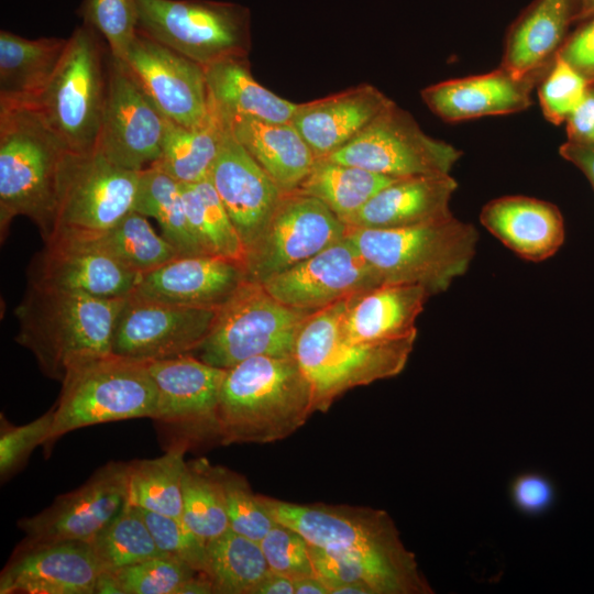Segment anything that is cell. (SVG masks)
<instances>
[{
  "instance_id": "5",
  "label": "cell",
  "mask_w": 594,
  "mask_h": 594,
  "mask_svg": "<svg viewBox=\"0 0 594 594\" xmlns=\"http://www.w3.org/2000/svg\"><path fill=\"white\" fill-rule=\"evenodd\" d=\"M345 300L312 312L296 341L294 356L311 384L316 411H327L349 389L398 375L417 338L381 342L349 339L341 329Z\"/></svg>"
},
{
  "instance_id": "13",
  "label": "cell",
  "mask_w": 594,
  "mask_h": 594,
  "mask_svg": "<svg viewBox=\"0 0 594 594\" xmlns=\"http://www.w3.org/2000/svg\"><path fill=\"white\" fill-rule=\"evenodd\" d=\"M346 233V224L320 200L298 191L285 193L263 231L246 250V279L263 284Z\"/></svg>"
},
{
  "instance_id": "25",
  "label": "cell",
  "mask_w": 594,
  "mask_h": 594,
  "mask_svg": "<svg viewBox=\"0 0 594 594\" xmlns=\"http://www.w3.org/2000/svg\"><path fill=\"white\" fill-rule=\"evenodd\" d=\"M393 100L370 84L297 103L290 122L316 158L337 152L377 117Z\"/></svg>"
},
{
  "instance_id": "51",
  "label": "cell",
  "mask_w": 594,
  "mask_h": 594,
  "mask_svg": "<svg viewBox=\"0 0 594 594\" xmlns=\"http://www.w3.org/2000/svg\"><path fill=\"white\" fill-rule=\"evenodd\" d=\"M558 54L594 82V16L563 42Z\"/></svg>"
},
{
  "instance_id": "45",
  "label": "cell",
  "mask_w": 594,
  "mask_h": 594,
  "mask_svg": "<svg viewBox=\"0 0 594 594\" xmlns=\"http://www.w3.org/2000/svg\"><path fill=\"white\" fill-rule=\"evenodd\" d=\"M591 84L558 53L539 82L538 97L544 118L560 124L584 99Z\"/></svg>"
},
{
  "instance_id": "14",
  "label": "cell",
  "mask_w": 594,
  "mask_h": 594,
  "mask_svg": "<svg viewBox=\"0 0 594 594\" xmlns=\"http://www.w3.org/2000/svg\"><path fill=\"white\" fill-rule=\"evenodd\" d=\"M219 308L187 307L129 295L117 317L111 351L139 361L193 354Z\"/></svg>"
},
{
  "instance_id": "46",
  "label": "cell",
  "mask_w": 594,
  "mask_h": 594,
  "mask_svg": "<svg viewBox=\"0 0 594 594\" xmlns=\"http://www.w3.org/2000/svg\"><path fill=\"white\" fill-rule=\"evenodd\" d=\"M260 544L272 571L293 580L316 575L309 542L293 528L276 521Z\"/></svg>"
},
{
  "instance_id": "28",
  "label": "cell",
  "mask_w": 594,
  "mask_h": 594,
  "mask_svg": "<svg viewBox=\"0 0 594 594\" xmlns=\"http://www.w3.org/2000/svg\"><path fill=\"white\" fill-rule=\"evenodd\" d=\"M430 296L419 285H378L345 300L341 329L349 339L361 342L417 336L416 320Z\"/></svg>"
},
{
  "instance_id": "47",
  "label": "cell",
  "mask_w": 594,
  "mask_h": 594,
  "mask_svg": "<svg viewBox=\"0 0 594 594\" xmlns=\"http://www.w3.org/2000/svg\"><path fill=\"white\" fill-rule=\"evenodd\" d=\"M144 520L164 554L179 558L204 572L207 542L196 536L183 520L142 509Z\"/></svg>"
},
{
  "instance_id": "54",
  "label": "cell",
  "mask_w": 594,
  "mask_h": 594,
  "mask_svg": "<svg viewBox=\"0 0 594 594\" xmlns=\"http://www.w3.org/2000/svg\"><path fill=\"white\" fill-rule=\"evenodd\" d=\"M252 594H295L294 580L271 570Z\"/></svg>"
},
{
  "instance_id": "16",
  "label": "cell",
  "mask_w": 594,
  "mask_h": 594,
  "mask_svg": "<svg viewBox=\"0 0 594 594\" xmlns=\"http://www.w3.org/2000/svg\"><path fill=\"white\" fill-rule=\"evenodd\" d=\"M128 474L129 463L110 462L77 490L58 496L46 509L21 518L18 526L25 539L20 547L90 542L127 503Z\"/></svg>"
},
{
  "instance_id": "42",
  "label": "cell",
  "mask_w": 594,
  "mask_h": 594,
  "mask_svg": "<svg viewBox=\"0 0 594 594\" xmlns=\"http://www.w3.org/2000/svg\"><path fill=\"white\" fill-rule=\"evenodd\" d=\"M107 572L118 594H177L180 585L199 571L177 557L162 554Z\"/></svg>"
},
{
  "instance_id": "20",
  "label": "cell",
  "mask_w": 594,
  "mask_h": 594,
  "mask_svg": "<svg viewBox=\"0 0 594 594\" xmlns=\"http://www.w3.org/2000/svg\"><path fill=\"white\" fill-rule=\"evenodd\" d=\"M103 569L89 542L18 547L1 573V594H95Z\"/></svg>"
},
{
  "instance_id": "40",
  "label": "cell",
  "mask_w": 594,
  "mask_h": 594,
  "mask_svg": "<svg viewBox=\"0 0 594 594\" xmlns=\"http://www.w3.org/2000/svg\"><path fill=\"white\" fill-rule=\"evenodd\" d=\"M182 493V519L200 539L208 542L230 528L217 466L205 459L187 462Z\"/></svg>"
},
{
  "instance_id": "34",
  "label": "cell",
  "mask_w": 594,
  "mask_h": 594,
  "mask_svg": "<svg viewBox=\"0 0 594 594\" xmlns=\"http://www.w3.org/2000/svg\"><path fill=\"white\" fill-rule=\"evenodd\" d=\"M187 448V441H179L158 458L129 462L127 502L183 520L182 490Z\"/></svg>"
},
{
  "instance_id": "4",
  "label": "cell",
  "mask_w": 594,
  "mask_h": 594,
  "mask_svg": "<svg viewBox=\"0 0 594 594\" xmlns=\"http://www.w3.org/2000/svg\"><path fill=\"white\" fill-rule=\"evenodd\" d=\"M67 150L28 103H0V234L25 216L46 241L54 228L56 185Z\"/></svg>"
},
{
  "instance_id": "58",
  "label": "cell",
  "mask_w": 594,
  "mask_h": 594,
  "mask_svg": "<svg viewBox=\"0 0 594 594\" xmlns=\"http://www.w3.org/2000/svg\"><path fill=\"white\" fill-rule=\"evenodd\" d=\"M594 16V0H578L576 20H584Z\"/></svg>"
},
{
  "instance_id": "55",
  "label": "cell",
  "mask_w": 594,
  "mask_h": 594,
  "mask_svg": "<svg viewBox=\"0 0 594 594\" xmlns=\"http://www.w3.org/2000/svg\"><path fill=\"white\" fill-rule=\"evenodd\" d=\"M177 594H216L213 584L205 572H197L184 582Z\"/></svg>"
},
{
  "instance_id": "50",
  "label": "cell",
  "mask_w": 594,
  "mask_h": 594,
  "mask_svg": "<svg viewBox=\"0 0 594 594\" xmlns=\"http://www.w3.org/2000/svg\"><path fill=\"white\" fill-rule=\"evenodd\" d=\"M557 491L553 482L539 472H524L509 485V498L521 514L537 517L546 514L554 504Z\"/></svg>"
},
{
  "instance_id": "10",
  "label": "cell",
  "mask_w": 594,
  "mask_h": 594,
  "mask_svg": "<svg viewBox=\"0 0 594 594\" xmlns=\"http://www.w3.org/2000/svg\"><path fill=\"white\" fill-rule=\"evenodd\" d=\"M138 30L206 67L248 57L251 13L239 3L213 0H135Z\"/></svg>"
},
{
  "instance_id": "53",
  "label": "cell",
  "mask_w": 594,
  "mask_h": 594,
  "mask_svg": "<svg viewBox=\"0 0 594 594\" xmlns=\"http://www.w3.org/2000/svg\"><path fill=\"white\" fill-rule=\"evenodd\" d=\"M559 152L586 176L594 189V144L568 140Z\"/></svg>"
},
{
  "instance_id": "1",
  "label": "cell",
  "mask_w": 594,
  "mask_h": 594,
  "mask_svg": "<svg viewBox=\"0 0 594 594\" xmlns=\"http://www.w3.org/2000/svg\"><path fill=\"white\" fill-rule=\"evenodd\" d=\"M258 498L275 521L293 528L310 544L362 559L376 574L383 594L432 592L386 512L322 503L296 504L264 495Z\"/></svg>"
},
{
  "instance_id": "48",
  "label": "cell",
  "mask_w": 594,
  "mask_h": 594,
  "mask_svg": "<svg viewBox=\"0 0 594 594\" xmlns=\"http://www.w3.org/2000/svg\"><path fill=\"white\" fill-rule=\"evenodd\" d=\"M310 554L316 575L330 590L348 583H363L373 594H383L381 583L373 570L360 558L339 550L310 544Z\"/></svg>"
},
{
  "instance_id": "44",
  "label": "cell",
  "mask_w": 594,
  "mask_h": 594,
  "mask_svg": "<svg viewBox=\"0 0 594 594\" xmlns=\"http://www.w3.org/2000/svg\"><path fill=\"white\" fill-rule=\"evenodd\" d=\"M78 14L102 36L116 58L123 57L138 31L135 0H82Z\"/></svg>"
},
{
  "instance_id": "39",
  "label": "cell",
  "mask_w": 594,
  "mask_h": 594,
  "mask_svg": "<svg viewBox=\"0 0 594 594\" xmlns=\"http://www.w3.org/2000/svg\"><path fill=\"white\" fill-rule=\"evenodd\" d=\"M182 194L191 232L206 253L244 263L246 249L209 177L182 184Z\"/></svg>"
},
{
  "instance_id": "12",
  "label": "cell",
  "mask_w": 594,
  "mask_h": 594,
  "mask_svg": "<svg viewBox=\"0 0 594 594\" xmlns=\"http://www.w3.org/2000/svg\"><path fill=\"white\" fill-rule=\"evenodd\" d=\"M461 156L460 150L425 133L392 101L353 140L323 158L397 179L449 175Z\"/></svg>"
},
{
  "instance_id": "26",
  "label": "cell",
  "mask_w": 594,
  "mask_h": 594,
  "mask_svg": "<svg viewBox=\"0 0 594 594\" xmlns=\"http://www.w3.org/2000/svg\"><path fill=\"white\" fill-rule=\"evenodd\" d=\"M457 189L450 174L394 179L343 222L348 228L389 230L446 220L453 216L450 201Z\"/></svg>"
},
{
  "instance_id": "43",
  "label": "cell",
  "mask_w": 594,
  "mask_h": 594,
  "mask_svg": "<svg viewBox=\"0 0 594 594\" xmlns=\"http://www.w3.org/2000/svg\"><path fill=\"white\" fill-rule=\"evenodd\" d=\"M223 487L229 527L233 531L261 541L276 524L258 495L254 494L244 476L217 466Z\"/></svg>"
},
{
  "instance_id": "57",
  "label": "cell",
  "mask_w": 594,
  "mask_h": 594,
  "mask_svg": "<svg viewBox=\"0 0 594 594\" xmlns=\"http://www.w3.org/2000/svg\"><path fill=\"white\" fill-rule=\"evenodd\" d=\"M331 594H373V592L367 585L354 582L339 586Z\"/></svg>"
},
{
  "instance_id": "33",
  "label": "cell",
  "mask_w": 594,
  "mask_h": 594,
  "mask_svg": "<svg viewBox=\"0 0 594 594\" xmlns=\"http://www.w3.org/2000/svg\"><path fill=\"white\" fill-rule=\"evenodd\" d=\"M226 128L224 119L210 98L209 113L199 125L184 127L167 119L161 154L152 166L180 184L208 178Z\"/></svg>"
},
{
  "instance_id": "21",
  "label": "cell",
  "mask_w": 594,
  "mask_h": 594,
  "mask_svg": "<svg viewBox=\"0 0 594 594\" xmlns=\"http://www.w3.org/2000/svg\"><path fill=\"white\" fill-rule=\"evenodd\" d=\"M226 124L209 179L248 250L265 228L285 193Z\"/></svg>"
},
{
  "instance_id": "56",
  "label": "cell",
  "mask_w": 594,
  "mask_h": 594,
  "mask_svg": "<svg viewBox=\"0 0 594 594\" xmlns=\"http://www.w3.org/2000/svg\"><path fill=\"white\" fill-rule=\"evenodd\" d=\"M295 594H330L329 587L317 575L294 580Z\"/></svg>"
},
{
  "instance_id": "17",
  "label": "cell",
  "mask_w": 594,
  "mask_h": 594,
  "mask_svg": "<svg viewBox=\"0 0 594 594\" xmlns=\"http://www.w3.org/2000/svg\"><path fill=\"white\" fill-rule=\"evenodd\" d=\"M166 121L121 61L110 53L106 103L96 150L121 167L143 170L160 157Z\"/></svg>"
},
{
  "instance_id": "49",
  "label": "cell",
  "mask_w": 594,
  "mask_h": 594,
  "mask_svg": "<svg viewBox=\"0 0 594 594\" xmlns=\"http://www.w3.org/2000/svg\"><path fill=\"white\" fill-rule=\"evenodd\" d=\"M55 419V406L35 420L19 427L2 429L0 436V474L8 476L18 469L50 436Z\"/></svg>"
},
{
  "instance_id": "9",
  "label": "cell",
  "mask_w": 594,
  "mask_h": 594,
  "mask_svg": "<svg viewBox=\"0 0 594 594\" xmlns=\"http://www.w3.org/2000/svg\"><path fill=\"white\" fill-rule=\"evenodd\" d=\"M312 312L287 306L263 284L245 279L219 307L193 355L223 370L255 356H294L299 331Z\"/></svg>"
},
{
  "instance_id": "8",
  "label": "cell",
  "mask_w": 594,
  "mask_h": 594,
  "mask_svg": "<svg viewBox=\"0 0 594 594\" xmlns=\"http://www.w3.org/2000/svg\"><path fill=\"white\" fill-rule=\"evenodd\" d=\"M157 392L148 362L113 353L73 369L62 382L55 419L44 443L87 426L154 418Z\"/></svg>"
},
{
  "instance_id": "37",
  "label": "cell",
  "mask_w": 594,
  "mask_h": 594,
  "mask_svg": "<svg viewBox=\"0 0 594 594\" xmlns=\"http://www.w3.org/2000/svg\"><path fill=\"white\" fill-rule=\"evenodd\" d=\"M133 211L154 218L162 235L180 255L208 254L189 227L182 184L158 168L151 166L141 172Z\"/></svg>"
},
{
  "instance_id": "11",
  "label": "cell",
  "mask_w": 594,
  "mask_h": 594,
  "mask_svg": "<svg viewBox=\"0 0 594 594\" xmlns=\"http://www.w3.org/2000/svg\"><path fill=\"white\" fill-rule=\"evenodd\" d=\"M141 172L121 167L97 150L66 152L58 168L54 228L47 240L87 239L112 228L133 211Z\"/></svg>"
},
{
  "instance_id": "18",
  "label": "cell",
  "mask_w": 594,
  "mask_h": 594,
  "mask_svg": "<svg viewBox=\"0 0 594 594\" xmlns=\"http://www.w3.org/2000/svg\"><path fill=\"white\" fill-rule=\"evenodd\" d=\"M287 306L317 311L382 285L348 235L263 283Z\"/></svg>"
},
{
  "instance_id": "7",
  "label": "cell",
  "mask_w": 594,
  "mask_h": 594,
  "mask_svg": "<svg viewBox=\"0 0 594 594\" xmlns=\"http://www.w3.org/2000/svg\"><path fill=\"white\" fill-rule=\"evenodd\" d=\"M110 50L92 28L81 24L67 38L63 58L32 105L67 152L96 151L108 87Z\"/></svg>"
},
{
  "instance_id": "23",
  "label": "cell",
  "mask_w": 594,
  "mask_h": 594,
  "mask_svg": "<svg viewBox=\"0 0 594 594\" xmlns=\"http://www.w3.org/2000/svg\"><path fill=\"white\" fill-rule=\"evenodd\" d=\"M548 69L516 77L499 66L491 73L437 82L420 95L427 107L447 122L512 114L530 107L531 92Z\"/></svg>"
},
{
  "instance_id": "52",
  "label": "cell",
  "mask_w": 594,
  "mask_h": 594,
  "mask_svg": "<svg viewBox=\"0 0 594 594\" xmlns=\"http://www.w3.org/2000/svg\"><path fill=\"white\" fill-rule=\"evenodd\" d=\"M568 140L594 144V87L566 119Z\"/></svg>"
},
{
  "instance_id": "29",
  "label": "cell",
  "mask_w": 594,
  "mask_h": 594,
  "mask_svg": "<svg viewBox=\"0 0 594 594\" xmlns=\"http://www.w3.org/2000/svg\"><path fill=\"white\" fill-rule=\"evenodd\" d=\"M219 112L237 141L280 190H297L317 158L293 123Z\"/></svg>"
},
{
  "instance_id": "3",
  "label": "cell",
  "mask_w": 594,
  "mask_h": 594,
  "mask_svg": "<svg viewBox=\"0 0 594 594\" xmlns=\"http://www.w3.org/2000/svg\"><path fill=\"white\" fill-rule=\"evenodd\" d=\"M124 300L29 284L15 308V341L33 353L48 378L62 383L73 369L112 353Z\"/></svg>"
},
{
  "instance_id": "19",
  "label": "cell",
  "mask_w": 594,
  "mask_h": 594,
  "mask_svg": "<svg viewBox=\"0 0 594 594\" xmlns=\"http://www.w3.org/2000/svg\"><path fill=\"white\" fill-rule=\"evenodd\" d=\"M28 274L32 285L105 299L127 298L141 276L92 243L74 238L45 241Z\"/></svg>"
},
{
  "instance_id": "15",
  "label": "cell",
  "mask_w": 594,
  "mask_h": 594,
  "mask_svg": "<svg viewBox=\"0 0 594 594\" xmlns=\"http://www.w3.org/2000/svg\"><path fill=\"white\" fill-rule=\"evenodd\" d=\"M119 61L166 119L189 128L206 120L209 92L204 66L139 30Z\"/></svg>"
},
{
  "instance_id": "6",
  "label": "cell",
  "mask_w": 594,
  "mask_h": 594,
  "mask_svg": "<svg viewBox=\"0 0 594 594\" xmlns=\"http://www.w3.org/2000/svg\"><path fill=\"white\" fill-rule=\"evenodd\" d=\"M346 235L382 284L419 285L431 296L466 273L479 241L476 228L454 216L403 229L348 228Z\"/></svg>"
},
{
  "instance_id": "31",
  "label": "cell",
  "mask_w": 594,
  "mask_h": 594,
  "mask_svg": "<svg viewBox=\"0 0 594 594\" xmlns=\"http://www.w3.org/2000/svg\"><path fill=\"white\" fill-rule=\"evenodd\" d=\"M67 38L0 32V103H33L57 69Z\"/></svg>"
},
{
  "instance_id": "24",
  "label": "cell",
  "mask_w": 594,
  "mask_h": 594,
  "mask_svg": "<svg viewBox=\"0 0 594 594\" xmlns=\"http://www.w3.org/2000/svg\"><path fill=\"white\" fill-rule=\"evenodd\" d=\"M157 392L153 419L183 426H209L216 415L227 370L193 354L148 362Z\"/></svg>"
},
{
  "instance_id": "36",
  "label": "cell",
  "mask_w": 594,
  "mask_h": 594,
  "mask_svg": "<svg viewBox=\"0 0 594 594\" xmlns=\"http://www.w3.org/2000/svg\"><path fill=\"white\" fill-rule=\"evenodd\" d=\"M270 571L260 541L229 528L207 542L204 572L216 594H252Z\"/></svg>"
},
{
  "instance_id": "32",
  "label": "cell",
  "mask_w": 594,
  "mask_h": 594,
  "mask_svg": "<svg viewBox=\"0 0 594 594\" xmlns=\"http://www.w3.org/2000/svg\"><path fill=\"white\" fill-rule=\"evenodd\" d=\"M211 102L223 113L273 122H289L297 103L262 86L253 77L248 57H232L205 67Z\"/></svg>"
},
{
  "instance_id": "2",
  "label": "cell",
  "mask_w": 594,
  "mask_h": 594,
  "mask_svg": "<svg viewBox=\"0 0 594 594\" xmlns=\"http://www.w3.org/2000/svg\"><path fill=\"white\" fill-rule=\"evenodd\" d=\"M315 411L311 384L295 356H255L227 370L215 430L223 444L270 443Z\"/></svg>"
},
{
  "instance_id": "27",
  "label": "cell",
  "mask_w": 594,
  "mask_h": 594,
  "mask_svg": "<svg viewBox=\"0 0 594 594\" xmlns=\"http://www.w3.org/2000/svg\"><path fill=\"white\" fill-rule=\"evenodd\" d=\"M482 226L516 255L529 262L553 256L565 238L559 208L527 196H503L481 210Z\"/></svg>"
},
{
  "instance_id": "38",
  "label": "cell",
  "mask_w": 594,
  "mask_h": 594,
  "mask_svg": "<svg viewBox=\"0 0 594 594\" xmlns=\"http://www.w3.org/2000/svg\"><path fill=\"white\" fill-rule=\"evenodd\" d=\"M81 240L92 243L125 268L140 275L180 256L162 234L156 233L147 217L136 211H131L107 231Z\"/></svg>"
},
{
  "instance_id": "22",
  "label": "cell",
  "mask_w": 594,
  "mask_h": 594,
  "mask_svg": "<svg viewBox=\"0 0 594 594\" xmlns=\"http://www.w3.org/2000/svg\"><path fill=\"white\" fill-rule=\"evenodd\" d=\"M245 279L243 262L212 254L180 255L141 275L131 294L179 306L219 308Z\"/></svg>"
},
{
  "instance_id": "30",
  "label": "cell",
  "mask_w": 594,
  "mask_h": 594,
  "mask_svg": "<svg viewBox=\"0 0 594 594\" xmlns=\"http://www.w3.org/2000/svg\"><path fill=\"white\" fill-rule=\"evenodd\" d=\"M576 15L578 0H536L510 28L501 67L516 77L547 70Z\"/></svg>"
},
{
  "instance_id": "41",
  "label": "cell",
  "mask_w": 594,
  "mask_h": 594,
  "mask_svg": "<svg viewBox=\"0 0 594 594\" xmlns=\"http://www.w3.org/2000/svg\"><path fill=\"white\" fill-rule=\"evenodd\" d=\"M89 543L103 572L164 554L158 549L141 508L128 502Z\"/></svg>"
},
{
  "instance_id": "35",
  "label": "cell",
  "mask_w": 594,
  "mask_h": 594,
  "mask_svg": "<svg viewBox=\"0 0 594 594\" xmlns=\"http://www.w3.org/2000/svg\"><path fill=\"white\" fill-rule=\"evenodd\" d=\"M393 180L359 166L317 158L295 191L320 200L344 221Z\"/></svg>"
}]
</instances>
